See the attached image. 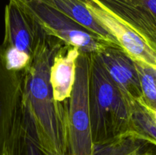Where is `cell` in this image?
I'll use <instances>...</instances> for the list:
<instances>
[{
	"label": "cell",
	"mask_w": 156,
	"mask_h": 155,
	"mask_svg": "<svg viewBox=\"0 0 156 155\" xmlns=\"http://www.w3.org/2000/svg\"><path fill=\"white\" fill-rule=\"evenodd\" d=\"M63 41L48 33L23 71V95L41 148L48 155H67L68 103L57 102L50 82L53 59Z\"/></svg>",
	"instance_id": "1"
},
{
	"label": "cell",
	"mask_w": 156,
	"mask_h": 155,
	"mask_svg": "<svg viewBox=\"0 0 156 155\" xmlns=\"http://www.w3.org/2000/svg\"><path fill=\"white\" fill-rule=\"evenodd\" d=\"M89 107L94 145L136 132L132 101L111 78L97 54L89 56Z\"/></svg>",
	"instance_id": "2"
},
{
	"label": "cell",
	"mask_w": 156,
	"mask_h": 155,
	"mask_svg": "<svg viewBox=\"0 0 156 155\" xmlns=\"http://www.w3.org/2000/svg\"><path fill=\"white\" fill-rule=\"evenodd\" d=\"M16 3L30 15L44 31L64 43L77 47L80 53L98 54L107 46L106 42L82 27L65 14L40 0H9ZM117 46V45H116Z\"/></svg>",
	"instance_id": "3"
},
{
	"label": "cell",
	"mask_w": 156,
	"mask_h": 155,
	"mask_svg": "<svg viewBox=\"0 0 156 155\" xmlns=\"http://www.w3.org/2000/svg\"><path fill=\"white\" fill-rule=\"evenodd\" d=\"M89 56L80 53L76 60V80L68 103L67 155H93L89 107Z\"/></svg>",
	"instance_id": "4"
},
{
	"label": "cell",
	"mask_w": 156,
	"mask_h": 155,
	"mask_svg": "<svg viewBox=\"0 0 156 155\" xmlns=\"http://www.w3.org/2000/svg\"><path fill=\"white\" fill-rule=\"evenodd\" d=\"M3 48H15L33 57L46 33L39 24L16 3L9 1L5 8Z\"/></svg>",
	"instance_id": "5"
},
{
	"label": "cell",
	"mask_w": 156,
	"mask_h": 155,
	"mask_svg": "<svg viewBox=\"0 0 156 155\" xmlns=\"http://www.w3.org/2000/svg\"><path fill=\"white\" fill-rule=\"evenodd\" d=\"M24 71V70H23ZM23 71L8 69L0 45V155L12 132L23 100Z\"/></svg>",
	"instance_id": "6"
},
{
	"label": "cell",
	"mask_w": 156,
	"mask_h": 155,
	"mask_svg": "<svg viewBox=\"0 0 156 155\" xmlns=\"http://www.w3.org/2000/svg\"><path fill=\"white\" fill-rule=\"evenodd\" d=\"M82 1L131 58L139 63L156 69V53L136 32L94 3L88 0Z\"/></svg>",
	"instance_id": "7"
},
{
	"label": "cell",
	"mask_w": 156,
	"mask_h": 155,
	"mask_svg": "<svg viewBox=\"0 0 156 155\" xmlns=\"http://www.w3.org/2000/svg\"><path fill=\"white\" fill-rule=\"evenodd\" d=\"M111 78L131 100L143 99L136 62L119 46L108 45L97 54Z\"/></svg>",
	"instance_id": "8"
},
{
	"label": "cell",
	"mask_w": 156,
	"mask_h": 155,
	"mask_svg": "<svg viewBox=\"0 0 156 155\" xmlns=\"http://www.w3.org/2000/svg\"><path fill=\"white\" fill-rule=\"evenodd\" d=\"M80 51L76 46L63 43L53 59L50 68V82L55 100L68 103L76 80V60Z\"/></svg>",
	"instance_id": "9"
},
{
	"label": "cell",
	"mask_w": 156,
	"mask_h": 155,
	"mask_svg": "<svg viewBox=\"0 0 156 155\" xmlns=\"http://www.w3.org/2000/svg\"><path fill=\"white\" fill-rule=\"evenodd\" d=\"M2 155H48L40 145L23 96L16 122L5 145Z\"/></svg>",
	"instance_id": "10"
},
{
	"label": "cell",
	"mask_w": 156,
	"mask_h": 155,
	"mask_svg": "<svg viewBox=\"0 0 156 155\" xmlns=\"http://www.w3.org/2000/svg\"><path fill=\"white\" fill-rule=\"evenodd\" d=\"M55 8L112 45L119 46L114 36L94 18L82 0H40Z\"/></svg>",
	"instance_id": "11"
},
{
	"label": "cell",
	"mask_w": 156,
	"mask_h": 155,
	"mask_svg": "<svg viewBox=\"0 0 156 155\" xmlns=\"http://www.w3.org/2000/svg\"><path fill=\"white\" fill-rule=\"evenodd\" d=\"M93 155H156V147L137 132H130L94 145Z\"/></svg>",
	"instance_id": "12"
},
{
	"label": "cell",
	"mask_w": 156,
	"mask_h": 155,
	"mask_svg": "<svg viewBox=\"0 0 156 155\" xmlns=\"http://www.w3.org/2000/svg\"><path fill=\"white\" fill-rule=\"evenodd\" d=\"M132 106L136 132L156 147V122L152 112L143 99L132 101Z\"/></svg>",
	"instance_id": "13"
},
{
	"label": "cell",
	"mask_w": 156,
	"mask_h": 155,
	"mask_svg": "<svg viewBox=\"0 0 156 155\" xmlns=\"http://www.w3.org/2000/svg\"><path fill=\"white\" fill-rule=\"evenodd\" d=\"M143 100L150 109H156V69L136 62Z\"/></svg>",
	"instance_id": "14"
},
{
	"label": "cell",
	"mask_w": 156,
	"mask_h": 155,
	"mask_svg": "<svg viewBox=\"0 0 156 155\" xmlns=\"http://www.w3.org/2000/svg\"><path fill=\"white\" fill-rule=\"evenodd\" d=\"M3 49L5 62L8 69L16 71H23L30 65L32 58L28 54L15 48Z\"/></svg>",
	"instance_id": "15"
},
{
	"label": "cell",
	"mask_w": 156,
	"mask_h": 155,
	"mask_svg": "<svg viewBox=\"0 0 156 155\" xmlns=\"http://www.w3.org/2000/svg\"><path fill=\"white\" fill-rule=\"evenodd\" d=\"M148 107H149V106H148ZM149 109H150L151 112H152V115H153V116H154V119H155V122H156V109H155V110H153V109H150V108H149Z\"/></svg>",
	"instance_id": "16"
}]
</instances>
